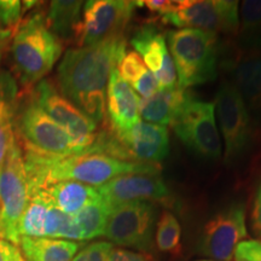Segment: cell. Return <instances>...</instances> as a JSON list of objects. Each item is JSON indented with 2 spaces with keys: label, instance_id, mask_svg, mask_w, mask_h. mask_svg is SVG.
I'll use <instances>...</instances> for the list:
<instances>
[{
  "label": "cell",
  "instance_id": "obj_3",
  "mask_svg": "<svg viewBox=\"0 0 261 261\" xmlns=\"http://www.w3.org/2000/svg\"><path fill=\"white\" fill-rule=\"evenodd\" d=\"M63 45L48 29L45 16L34 12L21 22L11 41V55L18 81L38 84L60 60Z\"/></svg>",
  "mask_w": 261,
  "mask_h": 261
},
{
  "label": "cell",
  "instance_id": "obj_18",
  "mask_svg": "<svg viewBox=\"0 0 261 261\" xmlns=\"http://www.w3.org/2000/svg\"><path fill=\"white\" fill-rule=\"evenodd\" d=\"M106 102L108 127L114 132H125L140 121V98L130 85L120 77L116 69L113 70L108 81Z\"/></svg>",
  "mask_w": 261,
  "mask_h": 261
},
{
  "label": "cell",
  "instance_id": "obj_34",
  "mask_svg": "<svg viewBox=\"0 0 261 261\" xmlns=\"http://www.w3.org/2000/svg\"><path fill=\"white\" fill-rule=\"evenodd\" d=\"M172 2L169 0H144V2H136L137 6H145L151 14L158 15L161 17L171 8Z\"/></svg>",
  "mask_w": 261,
  "mask_h": 261
},
{
  "label": "cell",
  "instance_id": "obj_29",
  "mask_svg": "<svg viewBox=\"0 0 261 261\" xmlns=\"http://www.w3.org/2000/svg\"><path fill=\"white\" fill-rule=\"evenodd\" d=\"M114 246L107 241H98L85 246L71 261H110Z\"/></svg>",
  "mask_w": 261,
  "mask_h": 261
},
{
  "label": "cell",
  "instance_id": "obj_9",
  "mask_svg": "<svg viewBox=\"0 0 261 261\" xmlns=\"http://www.w3.org/2000/svg\"><path fill=\"white\" fill-rule=\"evenodd\" d=\"M175 136L198 158L217 161L221 156V140L215 121L214 103L192 96L171 123Z\"/></svg>",
  "mask_w": 261,
  "mask_h": 261
},
{
  "label": "cell",
  "instance_id": "obj_23",
  "mask_svg": "<svg viewBox=\"0 0 261 261\" xmlns=\"http://www.w3.org/2000/svg\"><path fill=\"white\" fill-rule=\"evenodd\" d=\"M83 8L84 3L77 0L51 2L45 21L52 34L61 41L75 40L81 22Z\"/></svg>",
  "mask_w": 261,
  "mask_h": 261
},
{
  "label": "cell",
  "instance_id": "obj_25",
  "mask_svg": "<svg viewBox=\"0 0 261 261\" xmlns=\"http://www.w3.org/2000/svg\"><path fill=\"white\" fill-rule=\"evenodd\" d=\"M156 247L160 252L179 256L181 254V227L175 215L163 211L156 225Z\"/></svg>",
  "mask_w": 261,
  "mask_h": 261
},
{
  "label": "cell",
  "instance_id": "obj_21",
  "mask_svg": "<svg viewBox=\"0 0 261 261\" xmlns=\"http://www.w3.org/2000/svg\"><path fill=\"white\" fill-rule=\"evenodd\" d=\"M17 85L6 73H0V168L16 142Z\"/></svg>",
  "mask_w": 261,
  "mask_h": 261
},
{
  "label": "cell",
  "instance_id": "obj_22",
  "mask_svg": "<svg viewBox=\"0 0 261 261\" xmlns=\"http://www.w3.org/2000/svg\"><path fill=\"white\" fill-rule=\"evenodd\" d=\"M19 250L25 261H71L80 244L50 237H21Z\"/></svg>",
  "mask_w": 261,
  "mask_h": 261
},
{
  "label": "cell",
  "instance_id": "obj_36",
  "mask_svg": "<svg viewBox=\"0 0 261 261\" xmlns=\"http://www.w3.org/2000/svg\"><path fill=\"white\" fill-rule=\"evenodd\" d=\"M197 261H214V260H197Z\"/></svg>",
  "mask_w": 261,
  "mask_h": 261
},
{
  "label": "cell",
  "instance_id": "obj_7",
  "mask_svg": "<svg viewBox=\"0 0 261 261\" xmlns=\"http://www.w3.org/2000/svg\"><path fill=\"white\" fill-rule=\"evenodd\" d=\"M214 108L225 143L224 160L233 163L252 148L255 123L240 92L228 79L219 85Z\"/></svg>",
  "mask_w": 261,
  "mask_h": 261
},
{
  "label": "cell",
  "instance_id": "obj_11",
  "mask_svg": "<svg viewBox=\"0 0 261 261\" xmlns=\"http://www.w3.org/2000/svg\"><path fill=\"white\" fill-rule=\"evenodd\" d=\"M33 99L73 138L79 154L90 150L97 138V125L65 98L54 84L41 80L34 87Z\"/></svg>",
  "mask_w": 261,
  "mask_h": 261
},
{
  "label": "cell",
  "instance_id": "obj_4",
  "mask_svg": "<svg viewBox=\"0 0 261 261\" xmlns=\"http://www.w3.org/2000/svg\"><path fill=\"white\" fill-rule=\"evenodd\" d=\"M166 39L180 89L188 90L217 79L219 56L217 35L200 29L180 28L168 31Z\"/></svg>",
  "mask_w": 261,
  "mask_h": 261
},
{
  "label": "cell",
  "instance_id": "obj_8",
  "mask_svg": "<svg viewBox=\"0 0 261 261\" xmlns=\"http://www.w3.org/2000/svg\"><path fill=\"white\" fill-rule=\"evenodd\" d=\"M240 3L233 0L172 2L161 21L178 28H192L213 34H234L240 28Z\"/></svg>",
  "mask_w": 261,
  "mask_h": 261
},
{
  "label": "cell",
  "instance_id": "obj_2",
  "mask_svg": "<svg viewBox=\"0 0 261 261\" xmlns=\"http://www.w3.org/2000/svg\"><path fill=\"white\" fill-rule=\"evenodd\" d=\"M24 166L31 195L58 181H77L99 188L114 178L127 174H159L156 163L128 162L100 152L52 156L28 148Z\"/></svg>",
  "mask_w": 261,
  "mask_h": 261
},
{
  "label": "cell",
  "instance_id": "obj_31",
  "mask_svg": "<svg viewBox=\"0 0 261 261\" xmlns=\"http://www.w3.org/2000/svg\"><path fill=\"white\" fill-rule=\"evenodd\" d=\"M250 227L256 237L261 238V181L257 185L250 211Z\"/></svg>",
  "mask_w": 261,
  "mask_h": 261
},
{
  "label": "cell",
  "instance_id": "obj_12",
  "mask_svg": "<svg viewBox=\"0 0 261 261\" xmlns=\"http://www.w3.org/2000/svg\"><path fill=\"white\" fill-rule=\"evenodd\" d=\"M84 4L75 39L79 47L123 35L137 6L127 0H90Z\"/></svg>",
  "mask_w": 261,
  "mask_h": 261
},
{
  "label": "cell",
  "instance_id": "obj_35",
  "mask_svg": "<svg viewBox=\"0 0 261 261\" xmlns=\"http://www.w3.org/2000/svg\"><path fill=\"white\" fill-rule=\"evenodd\" d=\"M11 37H12V33L8 31V29H4L2 25H0V63H2L5 48L8 46V42Z\"/></svg>",
  "mask_w": 261,
  "mask_h": 261
},
{
  "label": "cell",
  "instance_id": "obj_30",
  "mask_svg": "<svg viewBox=\"0 0 261 261\" xmlns=\"http://www.w3.org/2000/svg\"><path fill=\"white\" fill-rule=\"evenodd\" d=\"M236 261H261V240L242 241L234 249Z\"/></svg>",
  "mask_w": 261,
  "mask_h": 261
},
{
  "label": "cell",
  "instance_id": "obj_5",
  "mask_svg": "<svg viewBox=\"0 0 261 261\" xmlns=\"http://www.w3.org/2000/svg\"><path fill=\"white\" fill-rule=\"evenodd\" d=\"M169 137L166 127L139 121L122 133L98 132L89 152H100L128 162L158 163L168 155Z\"/></svg>",
  "mask_w": 261,
  "mask_h": 261
},
{
  "label": "cell",
  "instance_id": "obj_26",
  "mask_svg": "<svg viewBox=\"0 0 261 261\" xmlns=\"http://www.w3.org/2000/svg\"><path fill=\"white\" fill-rule=\"evenodd\" d=\"M109 212L110 210L100 197L99 201L87 205L74 215L73 218L79 227L83 241L103 236Z\"/></svg>",
  "mask_w": 261,
  "mask_h": 261
},
{
  "label": "cell",
  "instance_id": "obj_1",
  "mask_svg": "<svg viewBox=\"0 0 261 261\" xmlns=\"http://www.w3.org/2000/svg\"><path fill=\"white\" fill-rule=\"evenodd\" d=\"M127 39L119 35L96 45L70 48L57 68L60 92L98 125L107 116L108 81L126 54Z\"/></svg>",
  "mask_w": 261,
  "mask_h": 261
},
{
  "label": "cell",
  "instance_id": "obj_16",
  "mask_svg": "<svg viewBox=\"0 0 261 261\" xmlns=\"http://www.w3.org/2000/svg\"><path fill=\"white\" fill-rule=\"evenodd\" d=\"M109 210L128 202L167 201L169 191L159 174H127L97 188Z\"/></svg>",
  "mask_w": 261,
  "mask_h": 261
},
{
  "label": "cell",
  "instance_id": "obj_14",
  "mask_svg": "<svg viewBox=\"0 0 261 261\" xmlns=\"http://www.w3.org/2000/svg\"><path fill=\"white\" fill-rule=\"evenodd\" d=\"M246 237V210L243 204L233 203L205 223L198 250L214 261H231L237 244Z\"/></svg>",
  "mask_w": 261,
  "mask_h": 261
},
{
  "label": "cell",
  "instance_id": "obj_19",
  "mask_svg": "<svg viewBox=\"0 0 261 261\" xmlns=\"http://www.w3.org/2000/svg\"><path fill=\"white\" fill-rule=\"evenodd\" d=\"M194 96L191 91L177 86L171 90H159L154 96L140 99L139 116L152 125H171L180 109Z\"/></svg>",
  "mask_w": 261,
  "mask_h": 261
},
{
  "label": "cell",
  "instance_id": "obj_17",
  "mask_svg": "<svg viewBox=\"0 0 261 261\" xmlns=\"http://www.w3.org/2000/svg\"><path fill=\"white\" fill-rule=\"evenodd\" d=\"M228 75L254 123L261 125V52L247 51L228 63Z\"/></svg>",
  "mask_w": 261,
  "mask_h": 261
},
{
  "label": "cell",
  "instance_id": "obj_13",
  "mask_svg": "<svg viewBox=\"0 0 261 261\" xmlns=\"http://www.w3.org/2000/svg\"><path fill=\"white\" fill-rule=\"evenodd\" d=\"M16 128L28 148L52 156L79 154L67 130L55 122L33 98L25 103L18 117H16Z\"/></svg>",
  "mask_w": 261,
  "mask_h": 261
},
{
  "label": "cell",
  "instance_id": "obj_15",
  "mask_svg": "<svg viewBox=\"0 0 261 261\" xmlns=\"http://www.w3.org/2000/svg\"><path fill=\"white\" fill-rule=\"evenodd\" d=\"M130 45L154 74L159 90H171L178 86L177 70L168 51L166 35L155 24L146 23L137 29L130 38Z\"/></svg>",
  "mask_w": 261,
  "mask_h": 261
},
{
  "label": "cell",
  "instance_id": "obj_24",
  "mask_svg": "<svg viewBox=\"0 0 261 261\" xmlns=\"http://www.w3.org/2000/svg\"><path fill=\"white\" fill-rule=\"evenodd\" d=\"M238 41L244 51L261 50V0H246L238 9Z\"/></svg>",
  "mask_w": 261,
  "mask_h": 261
},
{
  "label": "cell",
  "instance_id": "obj_32",
  "mask_svg": "<svg viewBox=\"0 0 261 261\" xmlns=\"http://www.w3.org/2000/svg\"><path fill=\"white\" fill-rule=\"evenodd\" d=\"M0 261H25L18 246L0 236Z\"/></svg>",
  "mask_w": 261,
  "mask_h": 261
},
{
  "label": "cell",
  "instance_id": "obj_6",
  "mask_svg": "<svg viewBox=\"0 0 261 261\" xmlns=\"http://www.w3.org/2000/svg\"><path fill=\"white\" fill-rule=\"evenodd\" d=\"M23 151L17 139L0 168V236L18 246L19 221L31 201Z\"/></svg>",
  "mask_w": 261,
  "mask_h": 261
},
{
  "label": "cell",
  "instance_id": "obj_10",
  "mask_svg": "<svg viewBox=\"0 0 261 261\" xmlns=\"http://www.w3.org/2000/svg\"><path fill=\"white\" fill-rule=\"evenodd\" d=\"M158 208L154 202L136 201L110 210L103 236L112 244L148 253L154 244Z\"/></svg>",
  "mask_w": 261,
  "mask_h": 261
},
{
  "label": "cell",
  "instance_id": "obj_28",
  "mask_svg": "<svg viewBox=\"0 0 261 261\" xmlns=\"http://www.w3.org/2000/svg\"><path fill=\"white\" fill-rule=\"evenodd\" d=\"M116 70L123 81L133 86L149 69L136 51H126Z\"/></svg>",
  "mask_w": 261,
  "mask_h": 261
},
{
  "label": "cell",
  "instance_id": "obj_20",
  "mask_svg": "<svg viewBox=\"0 0 261 261\" xmlns=\"http://www.w3.org/2000/svg\"><path fill=\"white\" fill-rule=\"evenodd\" d=\"M40 191L47 196L57 210L70 217L100 200L97 188L77 181H58Z\"/></svg>",
  "mask_w": 261,
  "mask_h": 261
},
{
  "label": "cell",
  "instance_id": "obj_33",
  "mask_svg": "<svg viewBox=\"0 0 261 261\" xmlns=\"http://www.w3.org/2000/svg\"><path fill=\"white\" fill-rule=\"evenodd\" d=\"M110 261H154L152 256L148 253L132 252V250L114 248Z\"/></svg>",
  "mask_w": 261,
  "mask_h": 261
},
{
  "label": "cell",
  "instance_id": "obj_27",
  "mask_svg": "<svg viewBox=\"0 0 261 261\" xmlns=\"http://www.w3.org/2000/svg\"><path fill=\"white\" fill-rule=\"evenodd\" d=\"M37 2H18V0H0V25L15 34L21 24L22 15Z\"/></svg>",
  "mask_w": 261,
  "mask_h": 261
}]
</instances>
